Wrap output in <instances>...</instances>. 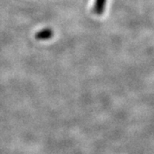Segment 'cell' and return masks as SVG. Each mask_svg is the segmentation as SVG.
Returning <instances> with one entry per match:
<instances>
[{
  "instance_id": "cell-1",
  "label": "cell",
  "mask_w": 154,
  "mask_h": 154,
  "mask_svg": "<svg viewBox=\"0 0 154 154\" xmlns=\"http://www.w3.org/2000/svg\"><path fill=\"white\" fill-rule=\"evenodd\" d=\"M51 34V32L48 29H46V30H42V32L37 34V37H38V38H40V39H45V38H49Z\"/></svg>"
}]
</instances>
